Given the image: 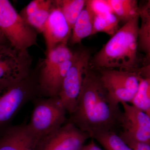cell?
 Segmentation results:
<instances>
[{
    "mask_svg": "<svg viewBox=\"0 0 150 150\" xmlns=\"http://www.w3.org/2000/svg\"><path fill=\"white\" fill-rule=\"evenodd\" d=\"M108 95L99 77L87 71L77 103L70 122L89 135L114 131L120 126L122 111Z\"/></svg>",
    "mask_w": 150,
    "mask_h": 150,
    "instance_id": "6da1fadb",
    "label": "cell"
},
{
    "mask_svg": "<svg viewBox=\"0 0 150 150\" xmlns=\"http://www.w3.org/2000/svg\"><path fill=\"white\" fill-rule=\"evenodd\" d=\"M139 17L127 22L103 46L93 59L95 67L104 69H136Z\"/></svg>",
    "mask_w": 150,
    "mask_h": 150,
    "instance_id": "7a4b0ae2",
    "label": "cell"
},
{
    "mask_svg": "<svg viewBox=\"0 0 150 150\" xmlns=\"http://www.w3.org/2000/svg\"><path fill=\"white\" fill-rule=\"evenodd\" d=\"M75 54L63 44L46 52L37 81L39 92L47 97L58 96L64 79L75 60Z\"/></svg>",
    "mask_w": 150,
    "mask_h": 150,
    "instance_id": "3957f363",
    "label": "cell"
},
{
    "mask_svg": "<svg viewBox=\"0 0 150 150\" xmlns=\"http://www.w3.org/2000/svg\"><path fill=\"white\" fill-rule=\"evenodd\" d=\"M0 30L12 46L28 51L37 46V33L8 0H0Z\"/></svg>",
    "mask_w": 150,
    "mask_h": 150,
    "instance_id": "277c9868",
    "label": "cell"
},
{
    "mask_svg": "<svg viewBox=\"0 0 150 150\" xmlns=\"http://www.w3.org/2000/svg\"><path fill=\"white\" fill-rule=\"evenodd\" d=\"M66 112L59 97L40 99L35 103L27 126L41 142L65 124Z\"/></svg>",
    "mask_w": 150,
    "mask_h": 150,
    "instance_id": "5b68a950",
    "label": "cell"
},
{
    "mask_svg": "<svg viewBox=\"0 0 150 150\" xmlns=\"http://www.w3.org/2000/svg\"><path fill=\"white\" fill-rule=\"evenodd\" d=\"M38 91L37 79L29 76L16 83L0 84V129Z\"/></svg>",
    "mask_w": 150,
    "mask_h": 150,
    "instance_id": "8992f818",
    "label": "cell"
},
{
    "mask_svg": "<svg viewBox=\"0 0 150 150\" xmlns=\"http://www.w3.org/2000/svg\"><path fill=\"white\" fill-rule=\"evenodd\" d=\"M75 54L74 61L63 81L58 95L65 110L71 115L76 106L90 60V54L87 50L75 52Z\"/></svg>",
    "mask_w": 150,
    "mask_h": 150,
    "instance_id": "52a82bcc",
    "label": "cell"
},
{
    "mask_svg": "<svg viewBox=\"0 0 150 150\" xmlns=\"http://www.w3.org/2000/svg\"><path fill=\"white\" fill-rule=\"evenodd\" d=\"M32 59L28 51L15 48L8 42L0 45V84H10L29 76Z\"/></svg>",
    "mask_w": 150,
    "mask_h": 150,
    "instance_id": "ba28073f",
    "label": "cell"
},
{
    "mask_svg": "<svg viewBox=\"0 0 150 150\" xmlns=\"http://www.w3.org/2000/svg\"><path fill=\"white\" fill-rule=\"evenodd\" d=\"M123 108L119 134L122 139L150 144V118L146 112L131 103H121Z\"/></svg>",
    "mask_w": 150,
    "mask_h": 150,
    "instance_id": "9c48e42d",
    "label": "cell"
},
{
    "mask_svg": "<svg viewBox=\"0 0 150 150\" xmlns=\"http://www.w3.org/2000/svg\"><path fill=\"white\" fill-rule=\"evenodd\" d=\"M90 138L71 122H67L40 142L38 150H81Z\"/></svg>",
    "mask_w": 150,
    "mask_h": 150,
    "instance_id": "30bf717a",
    "label": "cell"
},
{
    "mask_svg": "<svg viewBox=\"0 0 150 150\" xmlns=\"http://www.w3.org/2000/svg\"><path fill=\"white\" fill-rule=\"evenodd\" d=\"M72 29L61 8L53 1L50 14L43 32L46 52L63 44H68Z\"/></svg>",
    "mask_w": 150,
    "mask_h": 150,
    "instance_id": "8fae6325",
    "label": "cell"
},
{
    "mask_svg": "<svg viewBox=\"0 0 150 150\" xmlns=\"http://www.w3.org/2000/svg\"><path fill=\"white\" fill-rule=\"evenodd\" d=\"M40 142L27 124L0 129V150H38Z\"/></svg>",
    "mask_w": 150,
    "mask_h": 150,
    "instance_id": "7c38bea8",
    "label": "cell"
},
{
    "mask_svg": "<svg viewBox=\"0 0 150 150\" xmlns=\"http://www.w3.org/2000/svg\"><path fill=\"white\" fill-rule=\"evenodd\" d=\"M94 15L86 4L72 29L70 42L72 45L80 43L82 40L93 35Z\"/></svg>",
    "mask_w": 150,
    "mask_h": 150,
    "instance_id": "4fadbf2b",
    "label": "cell"
},
{
    "mask_svg": "<svg viewBox=\"0 0 150 150\" xmlns=\"http://www.w3.org/2000/svg\"><path fill=\"white\" fill-rule=\"evenodd\" d=\"M99 77L108 95L113 101L119 104L123 102L131 103L134 95L110 77L105 70L101 71Z\"/></svg>",
    "mask_w": 150,
    "mask_h": 150,
    "instance_id": "5bb4252c",
    "label": "cell"
},
{
    "mask_svg": "<svg viewBox=\"0 0 150 150\" xmlns=\"http://www.w3.org/2000/svg\"><path fill=\"white\" fill-rule=\"evenodd\" d=\"M112 13L125 23L139 16V7L136 0H107Z\"/></svg>",
    "mask_w": 150,
    "mask_h": 150,
    "instance_id": "9a60e30c",
    "label": "cell"
},
{
    "mask_svg": "<svg viewBox=\"0 0 150 150\" xmlns=\"http://www.w3.org/2000/svg\"><path fill=\"white\" fill-rule=\"evenodd\" d=\"M110 77L123 86L134 96L137 93L142 77L134 71L117 69H105Z\"/></svg>",
    "mask_w": 150,
    "mask_h": 150,
    "instance_id": "2e32d148",
    "label": "cell"
},
{
    "mask_svg": "<svg viewBox=\"0 0 150 150\" xmlns=\"http://www.w3.org/2000/svg\"><path fill=\"white\" fill-rule=\"evenodd\" d=\"M105 150H133L119 135L114 131H104L94 134L91 137Z\"/></svg>",
    "mask_w": 150,
    "mask_h": 150,
    "instance_id": "e0dca14e",
    "label": "cell"
},
{
    "mask_svg": "<svg viewBox=\"0 0 150 150\" xmlns=\"http://www.w3.org/2000/svg\"><path fill=\"white\" fill-rule=\"evenodd\" d=\"M139 17L141 19L139 32V43L146 53L150 48V0L139 7Z\"/></svg>",
    "mask_w": 150,
    "mask_h": 150,
    "instance_id": "ac0fdd59",
    "label": "cell"
},
{
    "mask_svg": "<svg viewBox=\"0 0 150 150\" xmlns=\"http://www.w3.org/2000/svg\"><path fill=\"white\" fill-rule=\"evenodd\" d=\"M53 1L43 0L41 5L32 13L23 18L37 33H42L50 14Z\"/></svg>",
    "mask_w": 150,
    "mask_h": 150,
    "instance_id": "d6986e66",
    "label": "cell"
},
{
    "mask_svg": "<svg viewBox=\"0 0 150 150\" xmlns=\"http://www.w3.org/2000/svg\"><path fill=\"white\" fill-rule=\"evenodd\" d=\"M69 25L72 29L74 24L85 6L86 0H56Z\"/></svg>",
    "mask_w": 150,
    "mask_h": 150,
    "instance_id": "ffe728a7",
    "label": "cell"
},
{
    "mask_svg": "<svg viewBox=\"0 0 150 150\" xmlns=\"http://www.w3.org/2000/svg\"><path fill=\"white\" fill-rule=\"evenodd\" d=\"M120 21L112 12L94 16L93 35L103 33L112 36L118 30Z\"/></svg>",
    "mask_w": 150,
    "mask_h": 150,
    "instance_id": "44dd1931",
    "label": "cell"
},
{
    "mask_svg": "<svg viewBox=\"0 0 150 150\" xmlns=\"http://www.w3.org/2000/svg\"><path fill=\"white\" fill-rule=\"evenodd\" d=\"M131 104L143 111L150 109V79L142 78Z\"/></svg>",
    "mask_w": 150,
    "mask_h": 150,
    "instance_id": "7402d4cb",
    "label": "cell"
},
{
    "mask_svg": "<svg viewBox=\"0 0 150 150\" xmlns=\"http://www.w3.org/2000/svg\"><path fill=\"white\" fill-rule=\"evenodd\" d=\"M86 5L94 16L112 12L107 0H88Z\"/></svg>",
    "mask_w": 150,
    "mask_h": 150,
    "instance_id": "603a6c76",
    "label": "cell"
},
{
    "mask_svg": "<svg viewBox=\"0 0 150 150\" xmlns=\"http://www.w3.org/2000/svg\"><path fill=\"white\" fill-rule=\"evenodd\" d=\"M122 139L133 150H150V144H149L139 143L127 139Z\"/></svg>",
    "mask_w": 150,
    "mask_h": 150,
    "instance_id": "cb8c5ba5",
    "label": "cell"
},
{
    "mask_svg": "<svg viewBox=\"0 0 150 150\" xmlns=\"http://www.w3.org/2000/svg\"><path fill=\"white\" fill-rule=\"evenodd\" d=\"M132 71L138 73L142 78L150 79V63Z\"/></svg>",
    "mask_w": 150,
    "mask_h": 150,
    "instance_id": "d4e9b609",
    "label": "cell"
},
{
    "mask_svg": "<svg viewBox=\"0 0 150 150\" xmlns=\"http://www.w3.org/2000/svg\"><path fill=\"white\" fill-rule=\"evenodd\" d=\"M81 150H102L96 145L93 141H92L88 144L84 145Z\"/></svg>",
    "mask_w": 150,
    "mask_h": 150,
    "instance_id": "484cf974",
    "label": "cell"
},
{
    "mask_svg": "<svg viewBox=\"0 0 150 150\" xmlns=\"http://www.w3.org/2000/svg\"><path fill=\"white\" fill-rule=\"evenodd\" d=\"M8 42V40L6 39L4 35L2 33L0 30V45L4 43H7Z\"/></svg>",
    "mask_w": 150,
    "mask_h": 150,
    "instance_id": "4316f807",
    "label": "cell"
},
{
    "mask_svg": "<svg viewBox=\"0 0 150 150\" xmlns=\"http://www.w3.org/2000/svg\"><path fill=\"white\" fill-rule=\"evenodd\" d=\"M146 59L149 61L148 63H150V48L146 53Z\"/></svg>",
    "mask_w": 150,
    "mask_h": 150,
    "instance_id": "83f0119b",
    "label": "cell"
},
{
    "mask_svg": "<svg viewBox=\"0 0 150 150\" xmlns=\"http://www.w3.org/2000/svg\"><path fill=\"white\" fill-rule=\"evenodd\" d=\"M146 112L147 114L149 115V116L150 118V109L147 110V111H146Z\"/></svg>",
    "mask_w": 150,
    "mask_h": 150,
    "instance_id": "f1b7e54d",
    "label": "cell"
}]
</instances>
